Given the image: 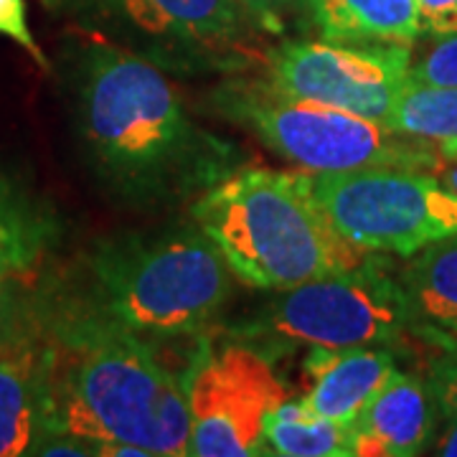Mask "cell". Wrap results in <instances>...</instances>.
<instances>
[{
  "instance_id": "1",
  "label": "cell",
  "mask_w": 457,
  "mask_h": 457,
  "mask_svg": "<svg viewBox=\"0 0 457 457\" xmlns=\"http://www.w3.org/2000/svg\"><path fill=\"white\" fill-rule=\"evenodd\" d=\"M79 128L99 176L137 206L163 204L227 176V147L201 130L163 66L97 44L79 74Z\"/></svg>"
},
{
  "instance_id": "2",
  "label": "cell",
  "mask_w": 457,
  "mask_h": 457,
  "mask_svg": "<svg viewBox=\"0 0 457 457\" xmlns=\"http://www.w3.org/2000/svg\"><path fill=\"white\" fill-rule=\"evenodd\" d=\"M46 432L130 445L150 457L188 455L186 386L145 341L95 308H69L51 320Z\"/></svg>"
},
{
  "instance_id": "3",
  "label": "cell",
  "mask_w": 457,
  "mask_h": 457,
  "mask_svg": "<svg viewBox=\"0 0 457 457\" xmlns=\"http://www.w3.org/2000/svg\"><path fill=\"white\" fill-rule=\"evenodd\" d=\"M194 219L228 270L257 290H290L361 267L369 252L343 239L315 201L305 170L242 168L194 206Z\"/></svg>"
},
{
  "instance_id": "4",
  "label": "cell",
  "mask_w": 457,
  "mask_h": 457,
  "mask_svg": "<svg viewBox=\"0 0 457 457\" xmlns=\"http://www.w3.org/2000/svg\"><path fill=\"white\" fill-rule=\"evenodd\" d=\"M92 275L95 308L140 338L201 330L231 295V270L201 227L104 242Z\"/></svg>"
},
{
  "instance_id": "5",
  "label": "cell",
  "mask_w": 457,
  "mask_h": 457,
  "mask_svg": "<svg viewBox=\"0 0 457 457\" xmlns=\"http://www.w3.org/2000/svg\"><path fill=\"white\" fill-rule=\"evenodd\" d=\"M386 264L371 254L351 272L282 290L237 333L262 356L303 345L338 351L392 345L411 323L399 275Z\"/></svg>"
},
{
  "instance_id": "6",
  "label": "cell",
  "mask_w": 457,
  "mask_h": 457,
  "mask_svg": "<svg viewBox=\"0 0 457 457\" xmlns=\"http://www.w3.org/2000/svg\"><path fill=\"white\" fill-rule=\"evenodd\" d=\"M224 112L260 137L270 150L303 170H356L399 165L432 170L437 147L381 122L318 102L285 97L270 84H239L221 92Z\"/></svg>"
},
{
  "instance_id": "7",
  "label": "cell",
  "mask_w": 457,
  "mask_h": 457,
  "mask_svg": "<svg viewBox=\"0 0 457 457\" xmlns=\"http://www.w3.org/2000/svg\"><path fill=\"white\" fill-rule=\"evenodd\" d=\"M305 173L330 224L361 252L411 257L457 234V194L432 170L371 165Z\"/></svg>"
},
{
  "instance_id": "8",
  "label": "cell",
  "mask_w": 457,
  "mask_h": 457,
  "mask_svg": "<svg viewBox=\"0 0 457 457\" xmlns=\"http://www.w3.org/2000/svg\"><path fill=\"white\" fill-rule=\"evenodd\" d=\"M411 51L381 41H293L270 59V87L386 125L409 82ZM389 128V125H386Z\"/></svg>"
},
{
  "instance_id": "9",
  "label": "cell",
  "mask_w": 457,
  "mask_h": 457,
  "mask_svg": "<svg viewBox=\"0 0 457 457\" xmlns=\"http://www.w3.org/2000/svg\"><path fill=\"white\" fill-rule=\"evenodd\" d=\"M191 445L196 457L270 455L264 422L287 402L270 361L252 345H227L198 366L186 384Z\"/></svg>"
},
{
  "instance_id": "10",
  "label": "cell",
  "mask_w": 457,
  "mask_h": 457,
  "mask_svg": "<svg viewBox=\"0 0 457 457\" xmlns=\"http://www.w3.org/2000/svg\"><path fill=\"white\" fill-rule=\"evenodd\" d=\"M135 54L168 69L245 64L252 36L239 0H102Z\"/></svg>"
},
{
  "instance_id": "11",
  "label": "cell",
  "mask_w": 457,
  "mask_h": 457,
  "mask_svg": "<svg viewBox=\"0 0 457 457\" xmlns=\"http://www.w3.org/2000/svg\"><path fill=\"white\" fill-rule=\"evenodd\" d=\"M49 345L16 336L0 345V457L31 455L46 432Z\"/></svg>"
},
{
  "instance_id": "12",
  "label": "cell",
  "mask_w": 457,
  "mask_h": 457,
  "mask_svg": "<svg viewBox=\"0 0 457 457\" xmlns=\"http://www.w3.org/2000/svg\"><path fill=\"white\" fill-rule=\"evenodd\" d=\"M435 396L427 381L394 371L386 386L353 422V457H411L435 432Z\"/></svg>"
},
{
  "instance_id": "13",
  "label": "cell",
  "mask_w": 457,
  "mask_h": 457,
  "mask_svg": "<svg viewBox=\"0 0 457 457\" xmlns=\"http://www.w3.org/2000/svg\"><path fill=\"white\" fill-rule=\"evenodd\" d=\"M305 369L312 378L311 392L300 399L312 414L353 425L376 394L396 371V361L384 348H311Z\"/></svg>"
},
{
  "instance_id": "14",
  "label": "cell",
  "mask_w": 457,
  "mask_h": 457,
  "mask_svg": "<svg viewBox=\"0 0 457 457\" xmlns=\"http://www.w3.org/2000/svg\"><path fill=\"white\" fill-rule=\"evenodd\" d=\"M396 275L414 330L457 333V234L411 254Z\"/></svg>"
},
{
  "instance_id": "15",
  "label": "cell",
  "mask_w": 457,
  "mask_h": 457,
  "mask_svg": "<svg viewBox=\"0 0 457 457\" xmlns=\"http://www.w3.org/2000/svg\"><path fill=\"white\" fill-rule=\"evenodd\" d=\"M312 23L328 41L409 46L425 33L417 0H315Z\"/></svg>"
},
{
  "instance_id": "16",
  "label": "cell",
  "mask_w": 457,
  "mask_h": 457,
  "mask_svg": "<svg viewBox=\"0 0 457 457\" xmlns=\"http://www.w3.org/2000/svg\"><path fill=\"white\" fill-rule=\"evenodd\" d=\"M270 455L353 457V425L312 414L303 402H282L264 422Z\"/></svg>"
},
{
  "instance_id": "17",
  "label": "cell",
  "mask_w": 457,
  "mask_h": 457,
  "mask_svg": "<svg viewBox=\"0 0 457 457\" xmlns=\"http://www.w3.org/2000/svg\"><path fill=\"white\" fill-rule=\"evenodd\" d=\"M386 125L429 145H453L457 143V87L407 82Z\"/></svg>"
},
{
  "instance_id": "18",
  "label": "cell",
  "mask_w": 457,
  "mask_h": 457,
  "mask_svg": "<svg viewBox=\"0 0 457 457\" xmlns=\"http://www.w3.org/2000/svg\"><path fill=\"white\" fill-rule=\"evenodd\" d=\"M409 82L457 87V33L440 36L409 66Z\"/></svg>"
},
{
  "instance_id": "19",
  "label": "cell",
  "mask_w": 457,
  "mask_h": 457,
  "mask_svg": "<svg viewBox=\"0 0 457 457\" xmlns=\"http://www.w3.org/2000/svg\"><path fill=\"white\" fill-rule=\"evenodd\" d=\"M0 36L11 38L23 51H29L33 62L38 66H49L46 54L41 51L36 36L29 29V18H26V3L23 0H0Z\"/></svg>"
},
{
  "instance_id": "20",
  "label": "cell",
  "mask_w": 457,
  "mask_h": 457,
  "mask_svg": "<svg viewBox=\"0 0 457 457\" xmlns=\"http://www.w3.org/2000/svg\"><path fill=\"white\" fill-rule=\"evenodd\" d=\"M427 386L435 396L437 407L445 417L457 414V356L442 351L437 359L429 361Z\"/></svg>"
},
{
  "instance_id": "21",
  "label": "cell",
  "mask_w": 457,
  "mask_h": 457,
  "mask_svg": "<svg viewBox=\"0 0 457 457\" xmlns=\"http://www.w3.org/2000/svg\"><path fill=\"white\" fill-rule=\"evenodd\" d=\"M242 3H245L246 13L272 33L282 31L285 18L293 13L305 11L312 21V8H315V0H242Z\"/></svg>"
},
{
  "instance_id": "22",
  "label": "cell",
  "mask_w": 457,
  "mask_h": 457,
  "mask_svg": "<svg viewBox=\"0 0 457 457\" xmlns=\"http://www.w3.org/2000/svg\"><path fill=\"white\" fill-rule=\"evenodd\" d=\"M425 33L450 36L457 33V0H417Z\"/></svg>"
},
{
  "instance_id": "23",
  "label": "cell",
  "mask_w": 457,
  "mask_h": 457,
  "mask_svg": "<svg viewBox=\"0 0 457 457\" xmlns=\"http://www.w3.org/2000/svg\"><path fill=\"white\" fill-rule=\"evenodd\" d=\"M437 147V163L432 165V173L457 194V143L453 145H435Z\"/></svg>"
},
{
  "instance_id": "24",
  "label": "cell",
  "mask_w": 457,
  "mask_h": 457,
  "mask_svg": "<svg viewBox=\"0 0 457 457\" xmlns=\"http://www.w3.org/2000/svg\"><path fill=\"white\" fill-rule=\"evenodd\" d=\"M435 455L457 457V414L447 417V427L442 429V435L435 442Z\"/></svg>"
},
{
  "instance_id": "25",
  "label": "cell",
  "mask_w": 457,
  "mask_h": 457,
  "mask_svg": "<svg viewBox=\"0 0 457 457\" xmlns=\"http://www.w3.org/2000/svg\"><path fill=\"white\" fill-rule=\"evenodd\" d=\"M417 333L429 345H437L445 353H455L457 356V333H442V330H417Z\"/></svg>"
}]
</instances>
